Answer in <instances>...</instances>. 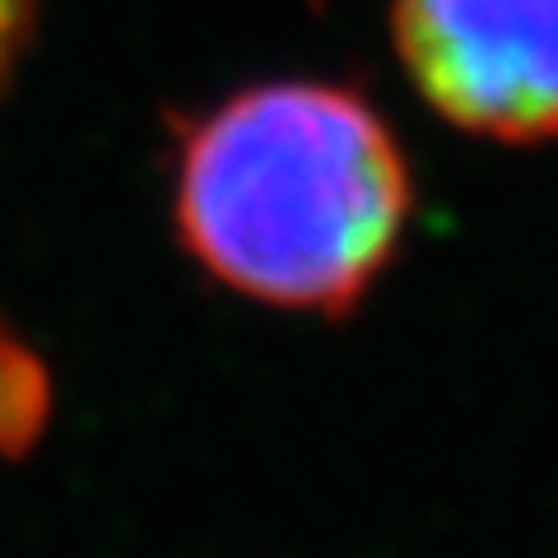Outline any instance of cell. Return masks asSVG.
<instances>
[{"mask_svg":"<svg viewBox=\"0 0 558 558\" xmlns=\"http://www.w3.org/2000/svg\"><path fill=\"white\" fill-rule=\"evenodd\" d=\"M20 20H24V0H0V61H5L14 33H20Z\"/></svg>","mask_w":558,"mask_h":558,"instance_id":"obj_3","label":"cell"},{"mask_svg":"<svg viewBox=\"0 0 558 558\" xmlns=\"http://www.w3.org/2000/svg\"><path fill=\"white\" fill-rule=\"evenodd\" d=\"M178 205L191 252L233 289L344 307L391 256L410 182L387 126L354 94L270 84L191 131Z\"/></svg>","mask_w":558,"mask_h":558,"instance_id":"obj_1","label":"cell"},{"mask_svg":"<svg viewBox=\"0 0 558 558\" xmlns=\"http://www.w3.org/2000/svg\"><path fill=\"white\" fill-rule=\"evenodd\" d=\"M396 33L442 117L494 140L558 135V0H400Z\"/></svg>","mask_w":558,"mask_h":558,"instance_id":"obj_2","label":"cell"}]
</instances>
